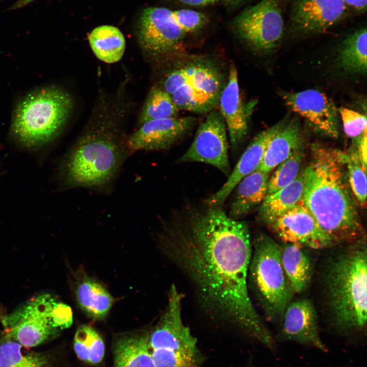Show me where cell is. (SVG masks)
Returning <instances> with one entry per match:
<instances>
[{"label": "cell", "instance_id": "cell-1", "mask_svg": "<svg viewBox=\"0 0 367 367\" xmlns=\"http://www.w3.org/2000/svg\"><path fill=\"white\" fill-rule=\"evenodd\" d=\"M158 237L205 313L266 347L273 344L248 287L252 245L247 222L230 218L222 206L188 204L163 221Z\"/></svg>", "mask_w": 367, "mask_h": 367}, {"label": "cell", "instance_id": "cell-2", "mask_svg": "<svg viewBox=\"0 0 367 367\" xmlns=\"http://www.w3.org/2000/svg\"><path fill=\"white\" fill-rule=\"evenodd\" d=\"M347 153L319 144L303 170L302 200L335 245L364 239L357 201L347 176Z\"/></svg>", "mask_w": 367, "mask_h": 367}, {"label": "cell", "instance_id": "cell-3", "mask_svg": "<svg viewBox=\"0 0 367 367\" xmlns=\"http://www.w3.org/2000/svg\"><path fill=\"white\" fill-rule=\"evenodd\" d=\"M101 113L102 117L90 120L61 163L60 176L66 188L109 191L130 155L119 113Z\"/></svg>", "mask_w": 367, "mask_h": 367}, {"label": "cell", "instance_id": "cell-4", "mask_svg": "<svg viewBox=\"0 0 367 367\" xmlns=\"http://www.w3.org/2000/svg\"><path fill=\"white\" fill-rule=\"evenodd\" d=\"M365 239L347 244L331 256L323 274L329 320L335 331L352 337L366 326L367 252Z\"/></svg>", "mask_w": 367, "mask_h": 367}, {"label": "cell", "instance_id": "cell-5", "mask_svg": "<svg viewBox=\"0 0 367 367\" xmlns=\"http://www.w3.org/2000/svg\"><path fill=\"white\" fill-rule=\"evenodd\" d=\"M73 106L70 95L57 86L31 91L20 98L14 108L10 135L25 148L46 145L63 131Z\"/></svg>", "mask_w": 367, "mask_h": 367}, {"label": "cell", "instance_id": "cell-6", "mask_svg": "<svg viewBox=\"0 0 367 367\" xmlns=\"http://www.w3.org/2000/svg\"><path fill=\"white\" fill-rule=\"evenodd\" d=\"M247 284L267 320L280 323L294 294L283 270L281 246L261 233L252 242Z\"/></svg>", "mask_w": 367, "mask_h": 367}, {"label": "cell", "instance_id": "cell-7", "mask_svg": "<svg viewBox=\"0 0 367 367\" xmlns=\"http://www.w3.org/2000/svg\"><path fill=\"white\" fill-rule=\"evenodd\" d=\"M72 322L70 307L45 293L34 296L2 318L4 337L25 348L40 345Z\"/></svg>", "mask_w": 367, "mask_h": 367}, {"label": "cell", "instance_id": "cell-8", "mask_svg": "<svg viewBox=\"0 0 367 367\" xmlns=\"http://www.w3.org/2000/svg\"><path fill=\"white\" fill-rule=\"evenodd\" d=\"M148 346L155 367H201L204 356L183 322L165 319L149 331Z\"/></svg>", "mask_w": 367, "mask_h": 367}, {"label": "cell", "instance_id": "cell-9", "mask_svg": "<svg viewBox=\"0 0 367 367\" xmlns=\"http://www.w3.org/2000/svg\"><path fill=\"white\" fill-rule=\"evenodd\" d=\"M237 35L252 48L262 51L276 47L283 35L279 0H261L246 8L233 20Z\"/></svg>", "mask_w": 367, "mask_h": 367}, {"label": "cell", "instance_id": "cell-10", "mask_svg": "<svg viewBox=\"0 0 367 367\" xmlns=\"http://www.w3.org/2000/svg\"><path fill=\"white\" fill-rule=\"evenodd\" d=\"M186 34L176 21L172 11L164 7L145 8L137 25L139 44L143 53L152 59L171 53Z\"/></svg>", "mask_w": 367, "mask_h": 367}, {"label": "cell", "instance_id": "cell-11", "mask_svg": "<svg viewBox=\"0 0 367 367\" xmlns=\"http://www.w3.org/2000/svg\"><path fill=\"white\" fill-rule=\"evenodd\" d=\"M226 130L225 122L220 112L212 110L198 127L192 144L178 162L205 163L228 176L230 167Z\"/></svg>", "mask_w": 367, "mask_h": 367}, {"label": "cell", "instance_id": "cell-12", "mask_svg": "<svg viewBox=\"0 0 367 367\" xmlns=\"http://www.w3.org/2000/svg\"><path fill=\"white\" fill-rule=\"evenodd\" d=\"M222 85L218 68L207 62L198 60L192 76L171 96L179 110L209 112L219 103Z\"/></svg>", "mask_w": 367, "mask_h": 367}, {"label": "cell", "instance_id": "cell-13", "mask_svg": "<svg viewBox=\"0 0 367 367\" xmlns=\"http://www.w3.org/2000/svg\"><path fill=\"white\" fill-rule=\"evenodd\" d=\"M266 226L284 243L313 249L335 245L302 200Z\"/></svg>", "mask_w": 367, "mask_h": 367}, {"label": "cell", "instance_id": "cell-14", "mask_svg": "<svg viewBox=\"0 0 367 367\" xmlns=\"http://www.w3.org/2000/svg\"><path fill=\"white\" fill-rule=\"evenodd\" d=\"M282 97L292 110L305 118L318 133L336 138L339 133L338 110L331 99L315 89L284 92Z\"/></svg>", "mask_w": 367, "mask_h": 367}, {"label": "cell", "instance_id": "cell-15", "mask_svg": "<svg viewBox=\"0 0 367 367\" xmlns=\"http://www.w3.org/2000/svg\"><path fill=\"white\" fill-rule=\"evenodd\" d=\"M196 121L194 117L186 116L146 122L127 137L128 150L132 154L139 151L167 149L182 139Z\"/></svg>", "mask_w": 367, "mask_h": 367}, {"label": "cell", "instance_id": "cell-16", "mask_svg": "<svg viewBox=\"0 0 367 367\" xmlns=\"http://www.w3.org/2000/svg\"><path fill=\"white\" fill-rule=\"evenodd\" d=\"M280 324V339L327 351L320 337L316 309L309 300L290 302Z\"/></svg>", "mask_w": 367, "mask_h": 367}, {"label": "cell", "instance_id": "cell-17", "mask_svg": "<svg viewBox=\"0 0 367 367\" xmlns=\"http://www.w3.org/2000/svg\"><path fill=\"white\" fill-rule=\"evenodd\" d=\"M239 86L237 70L232 64L227 82L221 91L218 103L233 151H237L247 136L249 118L254 107L253 103L250 106L243 101Z\"/></svg>", "mask_w": 367, "mask_h": 367}, {"label": "cell", "instance_id": "cell-18", "mask_svg": "<svg viewBox=\"0 0 367 367\" xmlns=\"http://www.w3.org/2000/svg\"><path fill=\"white\" fill-rule=\"evenodd\" d=\"M346 8L343 0H295L292 24L302 34L322 33L343 18Z\"/></svg>", "mask_w": 367, "mask_h": 367}, {"label": "cell", "instance_id": "cell-19", "mask_svg": "<svg viewBox=\"0 0 367 367\" xmlns=\"http://www.w3.org/2000/svg\"><path fill=\"white\" fill-rule=\"evenodd\" d=\"M278 122L257 134L251 141L228 179L216 192L204 202L212 206H222L238 184L245 176L255 171L260 164L266 149L283 125Z\"/></svg>", "mask_w": 367, "mask_h": 367}, {"label": "cell", "instance_id": "cell-20", "mask_svg": "<svg viewBox=\"0 0 367 367\" xmlns=\"http://www.w3.org/2000/svg\"><path fill=\"white\" fill-rule=\"evenodd\" d=\"M269 173L255 170L244 177L235 187L228 216L240 220L259 206L267 194Z\"/></svg>", "mask_w": 367, "mask_h": 367}, {"label": "cell", "instance_id": "cell-21", "mask_svg": "<svg viewBox=\"0 0 367 367\" xmlns=\"http://www.w3.org/2000/svg\"><path fill=\"white\" fill-rule=\"evenodd\" d=\"M301 146L299 123L295 119L284 121L279 130L270 141L256 170L269 173Z\"/></svg>", "mask_w": 367, "mask_h": 367}, {"label": "cell", "instance_id": "cell-22", "mask_svg": "<svg viewBox=\"0 0 367 367\" xmlns=\"http://www.w3.org/2000/svg\"><path fill=\"white\" fill-rule=\"evenodd\" d=\"M148 331L119 335L114 347V367H155L148 346Z\"/></svg>", "mask_w": 367, "mask_h": 367}, {"label": "cell", "instance_id": "cell-23", "mask_svg": "<svg viewBox=\"0 0 367 367\" xmlns=\"http://www.w3.org/2000/svg\"><path fill=\"white\" fill-rule=\"evenodd\" d=\"M281 264L294 293L305 291L312 275V265L305 248L284 243L281 246Z\"/></svg>", "mask_w": 367, "mask_h": 367}, {"label": "cell", "instance_id": "cell-24", "mask_svg": "<svg viewBox=\"0 0 367 367\" xmlns=\"http://www.w3.org/2000/svg\"><path fill=\"white\" fill-rule=\"evenodd\" d=\"M303 192V170L289 185L265 196L258 206V220L268 225L302 200Z\"/></svg>", "mask_w": 367, "mask_h": 367}, {"label": "cell", "instance_id": "cell-25", "mask_svg": "<svg viewBox=\"0 0 367 367\" xmlns=\"http://www.w3.org/2000/svg\"><path fill=\"white\" fill-rule=\"evenodd\" d=\"M75 295L81 309L90 318L96 320L106 317L114 302L113 298L101 284L87 276L77 282Z\"/></svg>", "mask_w": 367, "mask_h": 367}, {"label": "cell", "instance_id": "cell-26", "mask_svg": "<svg viewBox=\"0 0 367 367\" xmlns=\"http://www.w3.org/2000/svg\"><path fill=\"white\" fill-rule=\"evenodd\" d=\"M88 39L93 53L103 62L116 63L124 55L125 40L122 32L115 27L103 25L95 28Z\"/></svg>", "mask_w": 367, "mask_h": 367}, {"label": "cell", "instance_id": "cell-27", "mask_svg": "<svg viewBox=\"0 0 367 367\" xmlns=\"http://www.w3.org/2000/svg\"><path fill=\"white\" fill-rule=\"evenodd\" d=\"M337 62L339 67L348 73H366V28L357 31L342 42Z\"/></svg>", "mask_w": 367, "mask_h": 367}, {"label": "cell", "instance_id": "cell-28", "mask_svg": "<svg viewBox=\"0 0 367 367\" xmlns=\"http://www.w3.org/2000/svg\"><path fill=\"white\" fill-rule=\"evenodd\" d=\"M50 359L42 353L24 352L18 343L4 337L0 342V367H49Z\"/></svg>", "mask_w": 367, "mask_h": 367}, {"label": "cell", "instance_id": "cell-29", "mask_svg": "<svg viewBox=\"0 0 367 367\" xmlns=\"http://www.w3.org/2000/svg\"><path fill=\"white\" fill-rule=\"evenodd\" d=\"M73 347L78 358L91 364H98L104 355V342L91 326H80L74 336Z\"/></svg>", "mask_w": 367, "mask_h": 367}, {"label": "cell", "instance_id": "cell-30", "mask_svg": "<svg viewBox=\"0 0 367 367\" xmlns=\"http://www.w3.org/2000/svg\"><path fill=\"white\" fill-rule=\"evenodd\" d=\"M179 110L169 94L161 88L153 87L140 112L138 126L150 120L176 117Z\"/></svg>", "mask_w": 367, "mask_h": 367}, {"label": "cell", "instance_id": "cell-31", "mask_svg": "<svg viewBox=\"0 0 367 367\" xmlns=\"http://www.w3.org/2000/svg\"><path fill=\"white\" fill-rule=\"evenodd\" d=\"M304 150L301 146L289 158L278 165L269 178L267 194H272L291 183L300 172L304 159Z\"/></svg>", "mask_w": 367, "mask_h": 367}, {"label": "cell", "instance_id": "cell-32", "mask_svg": "<svg viewBox=\"0 0 367 367\" xmlns=\"http://www.w3.org/2000/svg\"><path fill=\"white\" fill-rule=\"evenodd\" d=\"M346 165L349 184L356 201L365 207L366 201V168L356 150L347 154Z\"/></svg>", "mask_w": 367, "mask_h": 367}, {"label": "cell", "instance_id": "cell-33", "mask_svg": "<svg viewBox=\"0 0 367 367\" xmlns=\"http://www.w3.org/2000/svg\"><path fill=\"white\" fill-rule=\"evenodd\" d=\"M346 135L356 138L366 132V117L355 111L346 108L338 110Z\"/></svg>", "mask_w": 367, "mask_h": 367}, {"label": "cell", "instance_id": "cell-34", "mask_svg": "<svg viewBox=\"0 0 367 367\" xmlns=\"http://www.w3.org/2000/svg\"><path fill=\"white\" fill-rule=\"evenodd\" d=\"M172 12L176 21L186 33L199 30L208 21L204 14L193 10L180 9Z\"/></svg>", "mask_w": 367, "mask_h": 367}, {"label": "cell", "instance_id": "cell-35", "mask_svg": "<svg viewBox=\"0 0 367 367\" xmlns=\"http://www.w3.org/2000/svg\"><path fill=\"white\" fill-rule=\"evenodd\" d=\"M357 139L358 149L356 150L359 159L364 167H366V132Z\"/></svg>", "mask_w": 367, "mask_h": 367}, {"label": "cell", "instance_id": "cell-36", "mask_svg": "<svg viewBox=\"0 0 367 367\" xmlns=\"http://www.w3.org/2000/svg\"><path fill=\"white\" fill-rule=\"evenodd\" d=\"M345 5L356 11L363 12L366 9L367 0H343Z\"/></svg>", "mask_w": 367, "mask_h": 367}, {"label": "cell", "instance_id": "cell-37", "mask_svg": "<svg viewBox=\"0 0 367 367\" xmlns=\"http://www.w3.org/2000/svg\"><path fill=\"white\" fill-rule=\"evenodd\" d=\"M183 5L191 6H204L215 3L220 0H171Z\"/></svg>", "mask_w": 367, "mask_h": 367}, {"label": "cell", "instance_id": "cell-38", "mask_svg": "<svg viewBox=\"0 0 367 367\" xmlns=\"http://www.w3.org/2000/svg\"><path fill=\"white\" fill-rule=\"evenodd\" d=\"M35 0H19L16 2L14 4H13V6H12V7L10 8V9L13 10L21 8L33 2Z\"/></svg>", "mask_w": 367, "mask_h": 367}, {"label": "cell", "instance_id": "cell-39", "mask_svg": "<svg viewBox=\"0 0 367 367\" xmlns=\"http://www.w3.org/2000/svg\"><path fill=\"white\" fill-rule=\"evenodd\" d=\"M228 2H230L232 4H237L238 3H240L244 0H227Z\"/></svg>", "mask_w": 367, "mask_h": 367}]
</instances>
